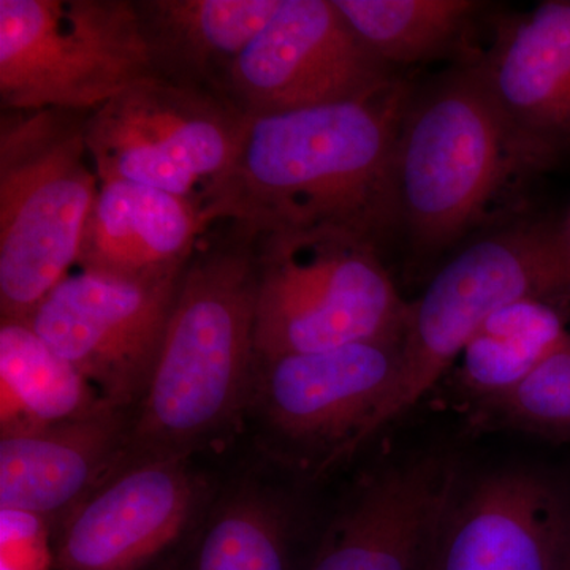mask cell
I'll use <instances>...</instances> for the list:
<instances>
[{
	"label": "cell",
	"mask_w": 570,
	"mask_h": 570,
	"mask_svg": "<svg viewBox=\"0 0 570 570\" xmlns=\"http://www.w3.org/2000/svg\"><path fill=\"white\" fill-rule=\"evenodd\" d=\"M483 409L515 430L570 442V330L519 387Z\"/></svg>",
	"instance_id": "cell-23"
},
{
	"label": "cell",
	"mask_w": 570,
	"mask_h": 570,
	"mask_svg": "<svg viewBox=\"0 0 570 570\" xmlns=\"http://www.w3.org/2000/svg\"><path fill=\"white\" fill-rule=\"evenodd\" d=\"M456 497L449 460L420 456L390 466L337 513L307 570H426Z\"/></svg>",
	"instance_id": "cell-13"
},
{
	"label": "cell",
	"mask_w": 570,
	"mask_h": 570,
	"mask_svg": "<svg viewBox=\"0 0 570 570\" xmlns=\"http://www.w3.org/2000/svg\"><path fill=\"white\" fill-rule=\"evenodd\" d=\"M151 77L135 0H0L2 110L92 112Z\"/></svg>",
	"instance_id": "cell-7"
},
{
	"label": "cell",
	"mask_w": 570,
	"mask_h": 570,
	"mask_svg": "<svg viewBox=\"0 0 570 570\" xmlns=\"http://www.w3.org/2000/svg\"><path fill=\"white\" fill-rule=\"evenodd\" d=\"M400 80L366 97L247 116L225 174L198 202L205 228L332 234L377 246L397 225L395 156L406 111Z\"/></svg>",
	"instance_id": "cell-1"
},
{
	"label": "cell",
	"mask_w": 570,
	"mask_h": 570,
	"mask_svg": "<svg viewBox=\"0 0 570 570\" xmlns=\"http://www.w3.org/2000/svg\"><path fill=\"white\" fill-rule=\"evenodd\" d=\"M112 411L26 322L0 318V436Z\"/></svg>",
	"instance_id": "cell-19"
},
{
	"label": "cell",
	"mask_w": 570,
	"mask_h": 570,
	"mask_svg": "<svg viewBox=\"0 0 570 570\" xmlns=\"http://www.w3.org/2000/svg\"><path fill=\"white\" fill-rule=\"evenodd\" d=\"M183 273L145 281L80 269L56 285L26 324L80 371L108 407L134 414L159 358Z\"/></svg>",
	"instance_id": "cell-11"
},
{
	"label": "cell",
	"mask_w": 570,
	"mask_h": 570,
	"mask_svg": "<svg viewBox=\"0 0 570 570\" xmlns=\"http://www.w3.org/2000/svg\"><path fill=\"white\" fill-rule=\"evenodd\" d=\"M247 116L205 89L146 78L88 112L100 183L129 181L200 202L234 159Z\"/></svg>",
	"instance_id": "cell-8"
},
{
	"label": "cell",
	"mask_w": 570,
	"mask_h": 570,
	"mask_svg": "<svg viewBox=\"0 0 570 570\" xmlns=\"http://www.w3.org/2000/svg\"><path fill=\"white\" fill-rule=\"evenodd\" d=\"M88 112L2 110L0 318L26 322L77 265L100 189Z\"/></svg>",
	"instance_id": "cell-3"
},
{
	"label": "cell",
	"mask_w": 570,
	"mask_h": 570,
	"mask_svg": "<svg viewBox=\"0 0 570 570\" xmlns=\"http://www.w3.org/2000/svg\"><path fill=\"white\" fill-rule=\"evenodd\" d=\"M255 356L400 341L409 303L377 246L332 234L257 236Z\"/></svg>",
	"instance_id": "cell-6"
},
{
	"label": "cell",
	"mask_w": 570,
	"mask_h": 570,
	"mask_svg": "<svg viewBox=\"0 0 570 570\" xmlns=\"http://www.w3.org/2000/svg\"><path fill=\"white\" fill-rule=\"evenodd\" d=\"M520 299L570 305L564 227L504 228L475 239L442 266L417 302L409 303L396 382L371 423L370 439L433 389L491 314Z\"/></svg>",
	"instance_id": "cell-5"
},
{
	"label": "cell",
	"mask_w": 570,
	"mask_h": 570,
	"mask_svg": "<svg viewBox=\"0 0 570 570\" xmlns=\"http://www.w3.org/2000/svg\"><path fill=\"white\" fill-rule=\"evenodd\" d=\"M475 63L409 97L395 156L397 225L436 249L482 219L515 171L530 170Z\"/></svg>",
	"instance_id": "cell-4"
},
{
	"label": "cell",
	"mask_w": 570,
	"mask_h": 570,
	"mask_svg": "<svg viewBox=\"0 0 570 570\" xmlns=\"http://www.w3.org/2000/svg\"><path fill=\"white\" fill-rule=\"evenodd\" d=\"M257 235L216 223L184 269L126 461L190 459L247 415L255 362Z\"/></svg>",
	"instance_id": "cell-2"
},
{
	"label": "cell",
	"mask_w": 570,
	"mask_h": 570,
	"mask_svg": "<svg viewBox=\"0 0 570 570\" xmlns=\"http://www.w3.org/2000/svg\"><path fill=\"white\" fill-rule=\"evenodd\" d=\"M475 67L532 168L569 151L570 0H549L501 22Z\"/></svg>",
	"instance_id": "cell-15"
},
{
	"label": "cell",
	"mask_w": 570,
	"mask_h": 570,
	"mask_svg": "<svg viewBox=\"0 0 570 570\" xmlns=\"http://www.w3.org/2000/svg\"><path fill=\"white\" fill-rule=\"evenodd\" d=\"M292 517L254 480L217 493L195 540L189 570H292Z\"/></svg>",
	"instance_id": "cell-21"
},
{
	"label": "cell",
	"mask_w": 570,
	"mask_h": 570,
	"mask_svg": "<svg viewBox=\"0 0 570 570\" xmlns=\"http://www.w3.org/2000/svg\"><path fill=\"white\" fill-rule=\"evenodd\" d=\"M367 51L392 69L459 43L482 3L472 0H333Z\"/></svg>",
	"instance_id": "cell-22"
},
{
	"label": "cell",
	"mask_w": 570,
	"mask_h": 570,
	"mask_svg": "<svg viewBox=\"0 0 570 570\" xmlns=\"http://www.w3.org/2000/svg\"><path fill=\"white\" fill-rule=\"evenodd\" d=\"M134 414L107 411L0 436V509L61 523L122 466Z\"/></svg>",
	"instance_id": "cell-16"
},
{
	"label": "cell",
	"mask_w": 570,
	"mask_h": 570,
	"mask_svg": "<svg viewBox=\"0 0 570 570\" xmlns=\"http://www.w3.org/2000/svg\"><path fill=\"white\" fill-rule=\"evenodd\" d=\"M426 570H570V497L505 471L456 497Z\"/></svg>",
	"instance_id": "cell-14"
},
{
	"label": "cell",
	"mask_w": 570,
	"mask_h": 570,
	"mask_svg": "<svg viewBox=\"0 0 570 570\" xmlns=\"http://www.w3.org/2000/svg\"><path fill=\"white\" fill-rule=\"evenodd\" d=\"M566 235H568V239H569V245H570V223L568 225H566Z\"/></svg>",
	"instance_id": "cell-25"
},
{
	"label": "cell",
	"mask_w": 570,
	"mask_h": 570,
	"mask_svg": "<svg viewBox=\"0 0 570 570\" xmlns=\"http://www.w3.org/2000/svg\"><path fill=\"white\" fill-rule=\"evenodd\" d=\"M51 524L21 510L0 509V570L55 568Z\"/></svg>",
	"instance_id": "cell-24"
},
{
	"label": "cell",
	"mask_w": 570,
	"mask_h": 570,
	"mask_svg": "<svg viewBox=\"0 0 570 570\" xmlns=\"http://www.w3.org/2000/svg\"><path fill=\"white\" fill-rule=\"evenodd\" d=\"M400 341H367L330 351L255 356L247 412L285 448L314 459L317 472L351 459L400 370Z\"/></svg>",
	"instance_id": "cell-9"
},
{
	"label": "cell",
	"mask_w": 570,
	"mask_h": 570,
	"mask_svg": "<svg viewBox=\"0 0 570 570\" xmlns=\"http://www.w3.org/2000/svg\"><path fill=\"white\" fill-rule=\"evenodd\" d=\"M281 0H135L153 77L225 97L228 77Z\"/></svg>",
	"instance_id": "cell-18"
},
{
	"label": "cell",
	"mask_w": 570,
	"mask_h": 570,
	"mask_svg": "<svg viewBox=\"0 0 570 570\" xmlns=\"http://www.w3.org/2000/svg\"><path fill=\"white\" fill-rule=\"evenodd\" d=\"M395 81L333 0H281L236 61L225 96L257 116L366 99Z\"/></svg>",
	"instance_id": "cell-12"
},
{
	"label": "cell",
	"mask_w": 570,
	"mask_h": 570,
	"mask_svg": "<svg viewBox=\"0 0 570 570\" xmlns=\"http://www.w3.org/2000/svg\"><path fill=\"white\" fill-rule=\"evenodd\" d=\"M568 306L520 299L491 314L456 363L461 389L482 406L509 395L569 333Z\"/></svg>",
	"instance_id": "cell-20"
},
{
	"label": "cell",
	"mask_w": 570,
	"mask_h": 570,
	"mask_svg": "<svg viewBox=\"0 0 570 570\" xmlns=\"http://www.w3.org/2000/svg\"><path fill=\"white\" fill-rule=\"evenodd\" d=\"M217 490L190 459L124 463L59 523L58 570H164L193 550Z\"/></svg>",
	"instance_id": "cell-10"
},
{
	"label": "cell",
	"mask_w": 570,
	"mask_h": 570,
	"mask_svg": "<svg viewBox=\"0 0 570 570\" xmlns=\"http://www.w3.org/2000/svg\"><path fill=\"white\" fill-rule=\"evenodd\" d=\"M205 230L193 200L137 183H100L77 265L126 279H167L181 275Z\"/></svg>",
	"instance_id": "cell-17"
}]
</instances>
